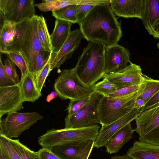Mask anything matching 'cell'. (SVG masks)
Listing matches in <instances>:
<instances>
[{
	"label": "cell",
	"mask_w": 159,
	"mask_h": 159,
	"mask_svg": "<svg viewBox=\"0 0 159 159\" xmlns=\"http://www.w3.org/2000/svg\"><path fill=\"white\" fill-rule=\"evenodd\" d=\"M79 24L83 37L88 41H98L109 46L118 43L122 36L121 22L110 5L95 6Z\"/></svg>",
	"instance_id": "6da1fadb"
},
{
	"label": "cell",
	"mask_w": 159,
	"mask_h": 159,
	"mask_svg": "<svg viewBox=\"0 0 159 159\" xmlns=\"http://www.w3.org/2000/svg\"><path fill=\"white\" fill-rule=\"evenodd\" d=\"M88 42L75 67L81 80L91 87L106 74L107 45L98 41Z\"/></svg>",
	"instance_id": "7a4b0ae2"
},
{
	"label": "cell",
	"mask_w": 159,
	"mask_h": 159,
	"mask_svg": "<svg viewBox=\"0 0 159 159\" xmlns=\"http://www.w3.org/2000/svg\"><path fill=\"white\" fill-rule=\"evenodd\" d=\"M100 127L97 124L86 127L48 130L38 138V142L42 148L51 149L53 147L66 143L83 142L88 140L95 141Z\"/></svg>",
	"instance_id": "3957f363"
},
{
	"label": "cell",
	"mask_w": 159,
	"mask_h": 159,
	"mask_svg": "<svg viewBox=\"0 0 159 159\" xmlns=\"http://www.w3.org/2000/svg\"><path fill=\"white\" fill-rule=\"evenodd\" d=\"M54 88L63 100L82 99L89 97L94 92L81 80L75 67L62 70L55 80Z\"/></svg>",
	"instance_id": "277c9868"
},
{
	"label": "cell",
	"mask_w": 159,
	"mask_h": 159,
	"mask_svg": "<svg viewBox=\"0 0 159 159\" xmlns=\"http://www.w3.org/2000/svg\"><path fill=\"white\" fill-rule=\"evenodd\" d=\"M138 91L125 96L110 97L103 96L100 102V124L108 125L134 109Z\"/></svg>",
	"instance_id": "5b68a950"
},
{
	"label": "cell",
	"mask_w": 159,
	"mask_h": 159,
	"mask_svg": "<svg viewBox=\"0 0 159 159\" xmlns=\"http://www.w3.org/2000/svg\"><path fill=\"white\" fill-rule=\"evenodd\" d=\"M134 131L141 142L159 146V102L140 113Z\"/></svg>",
	"instance_id": "8992f818"
},
{
	"label": "cell",
	"mask_w": 159,
	"mask_h": 159,
	"mask_svg": "<svg viewBox=\"0 0 159 159\" xmlns=\"http://www.w3.org/2000/svg\"><path fill=\"white\" fill-rule=\"evenodd\" d=\"M103 96L93 92L86 103L75 114L67 115L64 119L65 129L86 127L100 124L99 106Z\"/></svg>",
	"instance_id": "52a82bcc"
},
{
	"label": "cell",
	"mask_w": 159,
	"mask_h": 159,
	"mask_svg": "<svg viewBox=\"0 0 159 159\" xmlns=\"http://www.w3.org/2000/svg\"><path fill=\"white\" fill-rule=\"evenodd\" d=\"M43 116L36 112H13L0 120V135L7 138H16Z\"/></svg>",
	"instance_id": "ba28073f"
},
{
	"label": "cell",
	"mask_w": 159,
	"mask_h": 159,
	"mask_svg": "<svg viewBox=\"0 0 159 159\" xmlns=\"http://www.w3.org/2000/svg\"><path fill=\"white\" fill-rule=\"evenodd\" d=\"M38 16L36 15L30 20L28 35L23 47L19 52L24 59L29 71L34 75L36 61L42 48L38 30Z\"/></svg>",
	"instance_id": "9c48e42d"
},
{
	"label": "cell",
	"mask_w": 159,
	"mask_h": 159,
	"mask_svg": "<svg viewBox=\"0 0 159 159\" xmlns=\"http://www.w3.org/2000/svg\"><path fill=\"white\" fill-rule=\"evenodd\" d=\"M129 63L124 68L105 74L103 79L114 84L117 90L141 84L143 78L140 66L131 62Z\"/></svg>",
	"instance_id": "30bf717a"
},
{
	"label": "cell",
	"mask_w": 159,
	"mask_h": 159,
	"mask_svg": "<svg viewBox=\"0 0 159 159\" xmlns=\"http://www.w3.org/2000/svg\"><path fill=\"white\" fill-rule=\"evenodd\" d=\"M20 83L0 87V118L4 115L17 112L24 108Z\"/></svg>",
	"instance_id": "8fae6325"
},
{
	"label": "cell",
	"mask_w": 159,
	"mask_h": 159,
	"mask_svg": "<svg viewBox=\"0 0 159 159\" xmlns=\"http://www.w3.org/2000/svg\"><path fill=\"white\" fill-rule=\"evenodd\" d=\"M83 37L80 29L71 31L67 39L61 49L52 52L51 58V69L59 68L72 57L74 52L77 49Z\"/></svg>",
	"instance_id": "7c38bea8"
},
{
	"label": "cell",
	"mask_w": 159,
	"mask_h": 159,
	"mask_svg": "<svg viewBox=\"0 0 159 159\" xmlns=\"http://www.w3.org/2000/svg\"><path fill=\"white\" fill-rule=\"evenodd\" d=\"M129 50L118 43L107 46L105 54L106 74L114 72L126 66L130 60Z\"/></svg>",
	"instance_id": "4fadbf2b"
},
{
	"label": "cell",
	"mask_w": 159,
	"mask_h": 159,
	"mask_svg": "<svg viewBox=\"0 0 159 159\" xmlns=\"http://www.w3.org/2000/svg\"><path fill=\"white\" fill-rule=\"evenodd\" d=\"M140 110L134 109L113 122L108 125L102 126L98 135L95 141L94 147L99 148L104 146L106 143L113 135L139 116Z\"/></svg>",
	"instance_id": "5bb4252c"
},
{
	"label": "cell",
	"mask_w": 159,
	"mask_h": 159,
	"mask_svg": "<svg viewBox=\"0 0 159 159\" xmlns=\"http://www.w3.org/2000/svg\"><path fill=\"white\" fill-rule=\"evenodd\" d=\"M141 20L148 33L159 39V0H143Z\"/></svg>",
	"instance_id": "9a60e30c"
},
{
	"label": "cell",
	"mask_w": 159,
	"mask_h": 159,
	"mask_svg": "<svg viewBox=\"0 0 159 159\" xmlns=\"http://www.w3.org/2000/svg\"><path fill=\"white\" fill-rule=\"evenodd\" d=\"M110 6L116 16L141 19L143 0H110Z\"/></svg>",
	"instance_id": "2e32d148"
},
{
	"label": "cell",
	"mask_w": 159,
	"mask_h": 159,
	"mask_svg": "<svg viewBox=\"0 0 159 159\" xmlns=\"http://www.w3.org/2000/svg\"><path fill=\"white\" fill-rule=\"evenodd\" d=\"M36 15L34 0H16L13 8L5 18L6 20L17 24L30 20Z\"/></svg>",
	"instance_id": "e0dca14e"
},
{
	"label": "cell",
	"mask_w": 159,
	"mask_h": 159,
	"mask_svg": "<svg viewBox=\"0 0 159 159\" xmlns=\"http://www.w3.org/2000/svg\"><path fill=\"white\" fill-rule=\"evenodd\" d=\"M134 129L129 123L113 135L106 143L104 147L106 152L110 154L116 153L132 138Z\"/></svg>",
	"instance_id": "ac0fdd59"
},
{
	"label": "cell",
	"mask_w": 159,
	"mask_h": 159,
	"mask_svg": "<svg viewBox=\"0 0 159 159\" xmlns=\"http://www.w3.org/2000/svg\"><path fill=\"white\" fill-rule=\"evenodd\" d=\"M126 155L132 159H159V146L135 141Z\"/></svg>",
	"instance_id": "d6986e66"
},
{
	"label": "cell",
	"mask_w": 159,
	"mask_h": 159,
	"mask_svg": "<svg viewBox=\"0 0 159 159\" xmlns=\"http://www.w3.org/2000/svg\"><path fill=\"white\" fill-rule=\"evenodd\" d=\"M72 24L68 21L56 19L53 31L50 35L53 51H59L66 42L71 31L70 29Z\"/></svg>",
	"instance_id": "ffe728a7"
},
{
	"label": "cell",
	"mask_w": 159,
	"mask_h": 159,
	"mask_svg": "<svg viewBox=\"0 0 159 159\" xmlns=\"http://www.w3.org/2000/svg\"><path fill=\"white\" fill-rule=\"evenodd\" d=\"M20 88L23 102H34L42 96L32 74L29 71L24 77H21Z\"/></svg>",
	"instance_id": "44dd1931"
},
{
	"label": "cell",
	"mask_w": 159,
	"mask_h": 159,
	"mask_svg": "<svg viewBox=\"0 0 159 159\" xmlns=\"http://www.w3.org/2000/svg\"><path fill=\"white\" fill-rule=\"evenodd\" d=\"M30 20L16 24V33L12 43L6 52H20L21 51L28 35Z\"/></svg>",
	"instance_id": "7402d4cb"
},
{
	"label": "cell",
	"mask_w": 159,
	"mask_h": 159,
	"mask_svg": "<svg viewBox=\"0 0 159 159\" xmlns=\"http://www.w3.org/2000/svg\"><path fill=\"white\" fill-rule=\"evenodd\" d=\"M16 33V24L5 20L0 28V52L4 53L12 43Z\"/></svg>",
	"instance_id": "603a6c76"
},
{
	"label": "cell",
	"mask_w": 159,
	"mask_h": 159,
	"mask_svg": "<svg viewBox=\"0 0 159 159\" xmlns=\"http://www.w3.org/2000/svg\"><path fill=\"white\" fill-rule=\"evenodd\" d=\"M85 141L56 145L50 149L53 153L61 159H75L81 147Z\"/></svg>",
	"instance_id": "cb8c5ba5"
},
{
	"label": "cell",
	"mask_w": 159,
	"mask_h": 159,
	"mask_svg": "<svg viewBox=\"0 0 159 159\" xmlns=\"http://www.w3.org/2000/svg\"><path fill=\"white\" fill-rule=\"evenodd\" d=\"M142 76L143 80L138 91L137 99H143L146 103L151 98L159 91V80L152 79L143 73Z\"/></svg>",
	"instance_id": "d4e9b609"
},
{
	"label": "cell",
	"mask_w": 159,
	"mask_h": 159,
	"mask_svg": "<svg viewBox=\"0 0 159 159\" xmlns=\"http://www.w3.org/2000/svg\"><path fill=\"white\" fill-rule=\"evenodd\" d=\"M38 30L42 48L49 53L53 51L50 35L45 19L43 16H38Z\"/></svg>",
	"instance_id": "484cf974"
},
{
	"label": "cell",
	"mask_w": 159,
	"mask_h": 159,
	"mask_svg": "<svg viewBox=\"0 0 159 159\" xmlns=\"http://www.w3.org/2000/svg\"><path fill=\"white\" fill-rule=\"evenodd\" d=\"M41 3L34 4L40 11L46 12L58 10L67 6L72 5H79L80 1L72 0H42Z\"/></svg>",
	"instance_id": "4316f807"
},
{
	"label": "cell",
	"mask_w": 159,
	"mask_h": 159,
	"mask_svg": "<svg viewBox=\"0 0 159 159\" xmlns=\"http://www.w3.org/2000/svg\"><path fill=\"white\" fill-rule=\"evenodd\" d=\"M77 5H70L58 10L52 11V15L56 19L70 22L72 24L78 23L76 15Z\"/></svg>",
	"instance_id": "83f0119b"
},
{
	"label": "cell",
	"mask_w": 159,
	"mask_h": 159,
	"mask_svg": "<svg viewBox=\"0 0 159 159\" xmlns=\"http://www.w3.org/2000/svg\"><path fill=\"white\" fill-rule=\"evenodd\" d=\"M0 151L5 159H22L9 139L0 135Z\"/></svg>",
	"instance_id": "f1b7e54d"
},
{
	"label": "cell",
	"mask_w": 159,
	"mask_h": 159,
	"mask_svg": "<svg viewBox=\"0 0 159 159\" xmlns=\"http://www.w3.org/2000/svg\"><path fill=\"white\" fill-rule=\"evenodd\" d=\"M9 139L22 159H39L37 152L31 150L19 139Z\"/></svg>",
	"instance_id": "f546056e"
},
{
	"label": "cell",
	"mask_w": 159,
	"mask_h": 159,
	"mask_svg": "<svg viewBox=\"0 0 159 159\" xmlns=\"http://www.w3.org/2000/svg\"><path fill=\"white\" fill-rule=\"evenodd\" d=\"M91 87L94 92L105 96H107L117 90L114 84L104 79H103L102 81L95 83Z\"/></svg>",
	"instance_id": "4dcf8cb0"
},
{
	"label": "cell",
	"mask_w": 159,
	"mask_h": 159,
	"mask_svg": "<svg viewBox=\"0 0 159 159\" xmlns=\"http://www.w3.org/2000/svg\"><path fill=\"white\" fill-rule=\"evenodd\" d=\"M52 52L49 53L48 59L43 67L37 74L35 81L37 87L41 92L46 79L52 70L51 64V58Z\"/></svg>",
	"instance_id": "1f68e13d"
},
{
	"label": "cell",
	"mask_w": 159,
	"mask_h": 159,
	"mask_svg": "<svg viewBox=\"0 0 159 159\" xmlns=\"http://www.w3.org/2000/svg\"><path fill=\"white\" fill-rule=\"evenodd\" d=\"M7 55L10 58L20 69L21 77H24L29 71L27 66L22 57L19 52H6L4 53Z\"/></svg>",
	"instance_id": "d6a6232c"
},
{
	"label": "cell",
	"mask_w": 159,
	"mask_h": 159,
	"mask_svg": "<svg viewBox=\"0 0 159 159\" xmlns=\"http://www.w3.org/2000/svg\"><path fill=\"white\" fill-rule=\"evenodd\" d=\"M3 67L6 73L16 84H19L20 81L14 63L9 58H7L4 61Z\"/></svg>",
	"instance_id": "836d02e7"
},
{
	"label": "cell",
	"mask_w": 159,
	"mask_h": 159,
	"mask_svg": "<svg viewBox=\"0 0 159 159\" xmlns=\"http://www.w3.org/2000/svg\"><path fill=\"white\" fill-rule=\"evenodd\" d=\"M95 140H88L83 144L75 159H88L94 146Z\"/></svg>",
	"instance_id": "e575fe53"
},
{
	"label": "cell",
	"mask_w": 159,
	"mask_h": 159,
	"mask_svg": "<svg viewBox=\"0 0 159 159\" xmlns=\"http://www.w3.org/2000/svg\"><path fill=\"white\" fill-rule=\"evenodd\" d=\"M90 96L80 99L70 100L66 109L68 111V115H71L77 112L86 103Z\"/></svg>",
	"instance_id": "d590c367"
},
{
	"label": "cell",
	"mask_w": 159,
	"mask_h": 159,
	"mask_svg": "<svg viewBox=\"0 0 159 159\" xmlns=\"http://www.w3.org/2000/svg\"><path fill=\"white\" fill-rule=\"evenodd\" d=\"M95 5L90 4L77 5L76 9V15L78 23L79 24L87 16Z\"/></svg>",
	"instance_id": "8d00e7d4"
},
{
	"label": "cell",
	"mask_w": 159,
	"mask_h": 159,
	"mask_svg": "<svg viewBox=\"0 0 159 159\" xmlns=\"http://www.w3.org/2000/svg\"><path fill=\"white\" fill-rule=\"evenodd\" d=\"M16 84L6 72L0 58V87H4Z\"/></svg>",
	"instance_id": "74e56055"
},
{
	"label": "cell",
	"mask_w": 159,
	"mask_h": 159,
	"mask_svg": "<svg viewBox=\"0 0 159 159\" xmlns=\"http://www.w3.org/2000/svg\"><path fill=\"white\" fill-rule=\"evenodd\" d=\"M45 52L41 48L37 56L36 61L34 73L33 76L34 80L37 74L43 67L48 59L49 54L46 58H44Z\"/></svg>",
	"instance_id": "f35d334b"
},
{
	"label": "cell",
	"mask_w": 159,
	"mask_h": 159,
	"mask_svg": "<svg viewBox=\"0 0 159 159\" xmlns=\"http://www.w3.org/2000/svg\"><path fill=\"white\" fill-rule=\"evenodd\" d=\"M141 84V83L117 90L113 93L109 94L106 97H112L121 96L137 92L140 88Z\"/></svg>",
	"instance_id": "ab89813d"
},
{
	"label": "cell",
	"mask_w": 159,
	"mask_h": 159,
	"mask_svg": "<svg viewBox=\"0 0 159 159\" xmlns=\"http://www.w3.org/2000/svg\"><path fill=\"white\" fill-rule=\"evenodd\" d=\"M16 0H0V12L5 16L13 9Z\"/></svg>",
	"instance_id": "60d3db41"
},
{
	"label": "cell",
	"mask_w": 159,
	"mask_h": 159,
	"mask_svg": "<svg viewBox=\"0 0 159 159\" xmlns=\"http://www.w3.org/2000/svg\"><path fill=\"white\" fill-rule=\"evenodd\" d=\"M37 152L39 159H61L49 148H42Z\"/></svg>",
	"instance_id": "b9f144b4"
},
{
	"label": "cell",
	"mask_w": 159,
	"mask_h": 159,
	"mask_svg": "<svg viewBox=\"0 0 159 159\" xmlns=\"http://www.w3.org/2000/svg\"><path fill=\"white\" fill-rule=\"evenodd\" d=\"M159 102V91L151 98L140 110V113Z\"/></svg>",
	"instance_id": "7bdbcfd3"
},
{
	"label": "cell",
	"mask_w": 159,
	"mask_h": 159,
	"mask_svg": "<svg viewBox=\"0 0 159 159\" xmlns=\"http://www.w3.org/2000/svg\"><path fill=\"white\" fill-rule=\"evenodd\" d=\"M145 101L143 99H137L135 101L134 108L140 110L144 105Z\"/></svg>",
	"instance_id": "ee69618b"
},
{
	"label": "cell",
	"mask_w": 159,
	"mask_h": 159,
	"mask_svg": "<svg viewBox=\"0 0 159 159\" xmlns=\"http://www.w3.org/2000/svg\"><path fill=\"white\" fill-rule=\"evenodd\" d=\"M58 95L56 91L52 92L48 95L46 99L47 102H50L52 100L56 98Z\"/></svg>",
	"instance_id": "f6af8a7d"
},
{
	"label": "cell",
	"mask_w": 159,
	"mask_h": 159,
	"mask_svg": "<svg viewBox=\"0 0 159 159\" xmlns=\"http://www.w3.org/2000/svg\"><path fill=\"white\" fill-rule=\"evenodd\" d=\"M111 159H131L126 155L122 156L116 155L113 156Z\"/></svg>",
	"instance_id": "bcb514c9"
},
{
	"label": "cell",
	"mask_w": 159,
	"mask_h": 159,
	"mask_svg": "<svg viewBox=\"0 0 159 159\" xmlns=\"http://www.w3.org/2000/svg\"><path fill=\"white\" fill-rule=\"evenodd\" d=\"M0 159H5L2 152L0 151Z\"/></svg>",
	"instance_id": "7dc6e473"
},
{
	"label": "cell",
	"mask_w": 159,
	"mask_h": 159,
	"mask_svg": "<svg viewBox=\"0 0 159 159\" xmlns=\"http://www.w3.org/2000/svg\"><path fill=\"white\" fill-rule=\"evenodd\" d=\"M157 48L159 50V42L157 44Z\"/></svg>",
	"instance_id": "c3c4849f"
}]
</instances>
